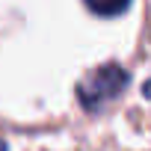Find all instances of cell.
<instances>
[{"label":"cell","mask_w":151,"mask_h":151,"mask_svg":"<svg viewBox=\"0 0 151 151\" xmlns=\"http://www.w3.org/2000/svg\"><path fill=\"white\" fill-rule=\"evenodd\" d=\"M127 86H130V71L122 62H101L77 80L74 95H77V104L83 113L98 116L113 101H119Z\"/></svg>","instance_id":"obj_1"},{"label":"cell","mask_w":151,"mask_h":151,"mask_svg":"<svg viewBox=\"0 0 151 151\" xmlns=\"http://www.w3.org/2000/svg\"><path fill=\"white\" fill-rule=\"evenodd\" d=\"M86 12H92L98 18H116V15L130 12V3L127 0H122V3H95V0H86Z\"/></svg>","instance_id":"obj_2"},{"label":"cell","mask_w":151,"mask_h":151,"mask_svg":"<svg viewBox=\"0 0 151 151\" xmlns=\"http://www.w3.org/2000/svg\"><path fill=\"white\" fill-rule=\"evenodd\" d=\"M142 98H145V101H151V77L142 83Z\"/></svg>","instance_id":"obj_3"},{"label":"cell","mask_w":151,"mask_h":151,"mask_svg":"<svg viewBox=\"0 0 151 151\" xmlns=\"http://www.w3.org/2000/svg\"><path fill=\"white\" fill-rule=\"evenodd\" d=\"M0 151H9V145H6V139L0 136Z\"/></svg>","instance_id":"obj_4"}]
</instances>
